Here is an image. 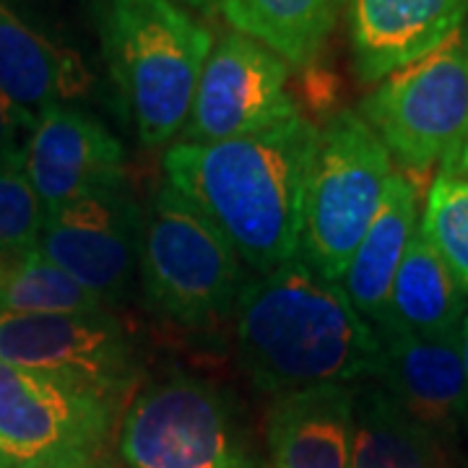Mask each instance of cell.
I'll return each mask as SVG.
<instances>
[{
	"label": "cell",
	"instance_id": "obj_7",
	"mask_svg": "<svg viewBox=\"0 0 468 468\" xmlns=\"http://www.w3.org/2000/svg\"><path fill=\"white\" fill-rule=\"evenodd\" d=\"M125 468H263L217 385L169 372L144 385L120 421Z\"/></svg>",
	"mask_w": 468,
	"mask_h": 468
},
{
	"label": "cell",
	"instance_id": "obj_12",
	"mask_svg": "<svg viewBox=\"0 0 468 468\" xmlns=\"http://www.w3.org/2000/svg\"><path fill=\"white\" fill-rule=\"evenodd\" d=\"M24 169L50 217L89 193L122 185L125 151L115 135L84 110L52 104L34 122Z\"/></svg>",
	"mask_w": 468,
	"mask_h": 468
},
{
	"label": "cell",
	"instance_id": "obj_2",
	"mask_svg": "<svg viewBox=\"0 0 468 468\" xmlns=\"http://www.w3.org/2000/svg\"><path fill=\"white\" fill-rule=\"evenodd\" d=\"M237 356L266 393L378 378L383 346L338 282L300 255L248 279L234 304Z\"/></svg>",
	"mask_w": 468,
	"mask_h": 468
},
{
	"label": "cell",
	"instance_id": "obj_11",
	"mask_svg": "<svg viewBox=\"0 0 468 468\" xmlns=\"http://www.w3.org/2000/svg\"><path fill=\"white\" fill-rule=\"evenodd\" d=\"M144 211L125 185L89 193L48 217L39 252L97 300L120 302L138 273Z\"/></svg>",
	"mask_w": 468,
	"mask_h": 468
},
{
	"label": "cell",
	"instance_id": "obj_13",
	"mask_svg": "<svg viewBox=\"0 0 468 468\" xmlns=\"http://www.w3.org/2000/svg\"><path fill=\"white\" fill-rule=\"evenodd\" d=\"M378 380L393 403L432 435L452 442L468 419L461 331L448 335L380 334Z\"/></svg>",
	"mask_w": 468,
	"mask_h": 468
},
{
	"label": "cell",
	"instance_id": "obj_19",
	"mask_svg": "<svg viewBox=\"0 0 468 468\" xmlns=\"http://www.w3.org/2000/svg\"><path fill=\"white\" fill-rule=\"evenodd\" d=\"M234 32L276 52L286 66L307 70L338 24L349 0H217Z\"/></svg>",
	"mask_w": 468,
	"mask_h": 468
},
{
	"label": "cell",
	"instance_id": "obj_10",
	"mask_svg": "<svg viewBox=\"0 0 468 468\" xmlns=\"http://www.w3.org/2000/svg\"><path fill=\"white\" fill-rule=\"evenodd\" d=\"M297 115L289 66L261 42L229 32L208 52L180 135L185 144H214L261 133Z\"/></svg>",
	"mask_w": 468,
	"mask_h": 468
},
{
	"label": "cell",
	"instance_id": "obj_27",
	"mask_svg": "<svg viewBox=\"0 0 468 468\" xmlns=\"http://www.w3.org/2000/svg\"><path fill=\"white\" fill-rule=\"evenodd\" d=\"M461 354H463V367H466V385H468V313L461 325Z\"/></svg>",
	"mask_w": 468,
	"mask_h": 468
},
{
	"label": "cell",
	"instance_id": "obj_9",
	"mask_svg": "<svg viewBox=\"0 0 468 468\" xmlns=\"http://www.w3.org/2000/svg\"><path fill=\"white\" fill-rule=\"evenodd\" d=\"M0 362L63 378L117 403L138 375L133 338L104 310L0 315Z\"/></svg>",
	"mask_w": 468,
	"mask_h": 468
},
{
	"label": "cell",
	"instance_id": "obj_24",
	"mask_svg": "<svg viewBox=\"0 0 468 468\" xmlns=\"http://www.w3.org/2000/svg\"><path fill=\"white\" fill-rule=\"evenodd\" d=\"M34 120L24 115L14 101L0 91V167L24 165L27 144H21V133H32Z\"/></svg>",
	"mask_w": 468,
	"mask_h": 468
},
{
	"label": "cell",
	"instance_id": "obj_8",
	"mask_svg": "<svg viewBox=\"0 0 468 468\" xmlns=\"http://www.w3.org/2000/svg\"><path fill=\"white\" fill-rule=\"evenodd\" d=\"M115 411L89 388L0 362V468H91Z\"/></svg>",
	"mask_w": 468,
	"mask_h": 468
},
{
	"label": "cell",
	"instance_id": "obj_14",
	"mask_svg": "<svg viewBox=\"0 0 468 468\" xmlns=\"http://www.w3.org/2000/svg\"><path fill=\"white\" fill-rule=\"evenodd\" d=\"M468 0H349V42L362 84H380L466 27Z\"/></svg>",
	"mask_w": 468,
	"mask_h": 468
},
{
	"label": "cell",
	"instance_id": "obj_18",
	"mask_svg": "<svg viewBox=\"0 0 468 468\" xmlns=\"http://www.w3.org/2000/svg\"><path fill=\"white\" fill-rule=\"evenodd\" d=\"M466 318V294L455 284L430 239L414 232L390 286L383 320L375 334L448 335Z\"/></svg>",
	"mask_w": 468,
	"mask_h": 468
},
{
	"label": "cell",
	"instance_id": "obj_17",
	"mask_svg": "<svg viewBox=\"0 0 468 468\" xmlns=\"http://www.w3.org/2000/svg\"><path fill=\"white\" fill-rule=\"evenodd\" d=\"M86 81V68L76 52L55 48L0 0V91L24 115L37 122L63 97L81 94Z\"/></svg>",
	"mask_w": 468,
	"mask_h": 468
},
{
	"label": "cell",
	"instance_id": "obj_26",
	"mask_svg": "<svg viewBox=\"0 0 468 468\" xmlns=\"http://www.w3.org/2000/svg\"><path fill=\"white\" fill-rule=\"evenodd\" d=\"M452 172H458V175L468 177V131H466V141H463V146H461V154H458V162H455Z\"/></svg>",
	"mask_w": 468,
	"mask_h": 468
},
{
	"label": "cell",
	"instance_id": "obj_5",
	"mask_svg": "<svg viewBox=\"0 0 468 468\" xmlns=\"http://www.w3.org/2000/svg\"><path fill=\"white\" fill-rule=\"evenodd\" d=\"M393 172L383 141L356 110H338L325 120L310 169L300 237V258L323 279L341 282Z\"/></svg>",
	"mask_w": 468,
	"mask_h": 468
},
{
	"label": "cell",
	"instance_id": "obj_4",
	"mask_svg": "<svg viewBox=\"0 0 468 468\" xmlns=\"http://www.w3.org/2000/svg\"><path fill=\"white\" fill-rule=\"evenodd\" d=\"M138 282L151 313L185 328L227 318L248 284L229 242L167 183L144 214Z\"/></svg>",
	"mask_w": 468,
	"mask_h": 468
},
{
	"label": "cell",
	"instance_id": "obj_28",
	"mask_svg": "<svg viewBox=\"0 0 468 468\" xmlns=\"http://www.w3.org/2000/svg\"><path fill=\"white\" fill-rule=\"evenodd\" d=\"M466 432H468V419H466Z\"/></svg>",
	"mask_w": 468,
	"mask_h": 468
},
{
	"label": "cell",
	"instance_id": "obj_6",
	"mask_svg": "<svg viewBox=\"0 0 468 468\" xmlns=\"http://www.w3.org/2000/svg\"><path fill=\"white\" fill-rule=\"evenodd\" d=\"M359 115L409 180L435 165L452 172L468 131V27L383 79L362 100Z\"/></svg>",
	"mask_w": 468,
	"mask_h": 468
},
{
	"label": "cell",
	"instance_id": "obj_25",
	"mask_svg": "<svg viewBox=\"0 0 468 468\" xmlns=\"http://www.w3.org/2000/svg\"><path fill=\"white\" fill-rule=\"evenodd\" d=\"M175 3H180L185 8H193V11H201V14H214L218 8L217 0H175Z\"/></svg>",
	"mask_w": 468,
	"mask_h": 468
},
{
	"label": "cell",
	"instance_id": "obj_20",
	"mask_svg": "<svg viewBox=\"0 0 468 468\" xmlns=\"http://www.w3.org/2000/svg\"><path fill=\"white\" fill-rule=\"evenodd\" d=\"M448 445L406 417L380 385L356 393L351 468H455Z\"/></svg>",
	"mask_w": 468,
	"mask_h": 468
},
{
	"label": "cell",
	"instance_id": "obj_1",
	"mask_svg": "<svg viewBox=\"0 0 468 468\" xmlns=\"http://www.w3.org/2000/svg\"><path fill=\"white\" fill-rule=\"evenodd\" d=\"M320 128L304 115L214 144L177 141L165 183L177 190L237 258L258 273L300 255L304 196Z\"/></svg>",
	"mask_w": 468,
	"mask_h": 468
},
{
	"label": "cell",
	"instance_id": "obj_21",
	"mask_svg": "<svg viewBox=\"0 0 468 468\" xmlns=\"http://www.w3.org/2000/svg\"><path fill=\"white\" fill-rule=\"evenodd\" d=\"M101 304L39 248L0 255V315H60L100 313Z\"/></svg>",
	"mask_w": 468,
	"mask_h": 468
},
{
	"label": "cell",
	"instance_id": "obj_23",
	"mask_svg": "<svg viewBox=\"0 0 468 468\" xmlns=\"http://www.w3.org/2000/svg\"><path fill=\"white\" fill-rule=\"evenodd\" d=\"M45 221V206L24 165L0 167V255L37 250Z\"/></svg>",
	"mask_w": 468,
	"mask_h": 468
},
{
	"label": "cell",
	"instance_id": "obj_16",
	"mask_svg": "<svg viewBox=\"0 0 468 468\" xmlns=\"http://www.w3.org/2000/svg\"><path fill=\"white\" fill-rule=\"evenodd\" d=\"M419 229V190L403 172H393L385 187L383 203L351 255L349 266L341 276V289L354 310L372 328L380 325L390 286L399 273L403 252Z\"/></svg>",
	"mask_w": 468,
	"mask_h": 468
},
{
	"label": "cell",
	"instance_id": "obj_15",
	"mask_svg": "<svg viewBox=\"0 0 468 468\" xmlns=\"http://www.w3.org/2000/svg\"><path fill=\"white\" fill-rule=\"evenodd\" d=\"M354 406L351 385L279 393L266 419L271 468H351Z\"/></svg>",
	"mask_w": 468,
	"mask_h": 468
},
{
	"label": "cell",
	"instance_id": "obj_3",
	"mask_svg": "<svg viewBox=\"0 0 468 468\" xmlns=\"http://www.w3.org/2000/svg\"><path fill=\"white\" fill-rule=\"evenodd\" d=\"M101 45L146 149L183 133L214 34L175 0H101Z\"/></svg>",
	"mask_w": 468,
	"mask_h": 468
},
{
	"label": "cell",
	"instance_id": "obj_22",
	"mask_svg": "<svg viewBox=\"0 0 468 468\" xmlns=\"http://www.w3.org/2000/svg\"><path fill=\"white\" fill-rule=\"evenodd\" d=\"M419 229L468 297V177L458 172L437 175L427 190Z\"/></svg>",
	"mask_w": 468,
	"mask_h": 468
}]
</instances>
